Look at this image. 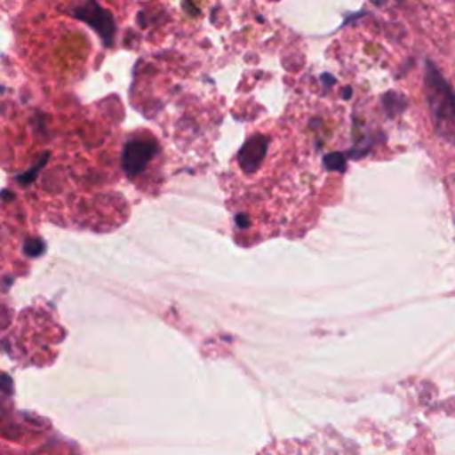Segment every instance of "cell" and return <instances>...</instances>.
Masks as SVG:
<instances>
[{"label": "cell", "instance_id": "cell-3", "mask_svg": "<svg viewBox=\"0 0 455 455\" xmlns=\"http://www.w3.org/2000/svg\"><path fill=\"white\" fill-rule=\"evenodd\" d=\"M155 148L148 142H132L126 148V167L130 172H137L153 155Z\"/></svg>", "mask_w": 455, "mask_h": 455}, {"label": "cell", "instance_id": "cell-2", "mask_svg": "<svg viewBox=\"0 0 455 455\" xmlns=\"http://www.w3.org/2000/svg\"><path fill=\"white\" fill-rule=\"evenodd\" d=\"M69 14L75 16L76 20H82L87 25H91L101 36L105 44L112 43L114 32H116L114 18H112L110 11L101 7L96 0H80V2H76L69 9Z\"/></svg>", "mask_w": 455, "mask_h": 455}, {"label": "cell", "instance_id": "cell-1", "mask_svg": "<svg viewBox=\"0 0 455 455\" xmlns=\"http://www.w3.org/2000/svg\"><path fill=\"white\" fill-rule=\"evenodd\" d=\"M425 94L434 132L455 146V91L432 60L425 64Z\"/></svg>", "mask_w": 455, "mask_h": 455}, {"label": "cell", "instance_id": "cell-4", "mask_svg": "<svg viewBox=\"0 0 455 455\" xmlns=\"http://www.w3.org/2000/svg\"><path fill=\"white\" fill-rule=\"evenodd\" d=\"M384 105L389 110V114H400L405 108V98L396 92H387L384 96Z\"/></svg>", "mask_w": 455, "mask_h": 455}]
</instances>
